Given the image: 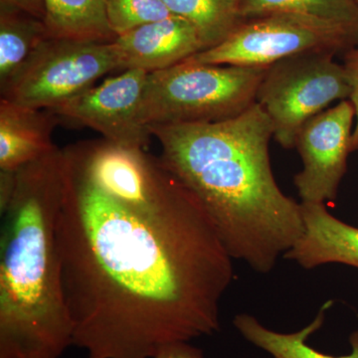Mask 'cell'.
<instances>
[{
  "mask_svg": "<svg viewBox=\"0 0 358 358\" xmlns=\"http://www.w3.org/2000/svg\"><path fill=\"white\" fill-rule=\"evenodd\" d=\"M57 242L73 345L88 358H154L220 331L234 259L159 157L136 150L101 185L63 148Z\"/></svg>",
  "mask_w": 358,
  "mask_h": 358,
  "instance_id": "6da1fadb",
  "label": "cell"
},
{
  "mask_svg": "<svg viewBox=\"0 0 358 358\" xmlns=\"http://www.w3.org/2000/svg\"><path fill=\"white\" fill-rule=\"evenodd\" d=\"M159 159L199 199L231 257L272 272L305 232L301 204L278 185L274 129L259 103L226 121L148 127Z\"/></svg>",
  "mask_w": 358,
  "mask_h": 358,
  "instance_id": "7a4b0ae2",
  "label": "cell"
},
{
  "mask_svg": "<svg viewBox=\"0 0 358 358\" xmlns=\"http://www.w3.org/2000/svg\"><path fill=\"white\" fill-rule=\"evenodd\" d=\"M63 150L18 169L1 214L0 358H61L73 345L59 256Z\"/></svg>",
  "mask_w": 358,
  "mask_h": 358,
  "instance_id": "3957f363",
  "label": "cell"
},
{
  "mask_svg": "<svg viewBox=\"0 0 358 358\" xmlns=\"http://www.w3.org/2000/svg\"><path fill=\"white\" fill-rule=\"evenodd\" d=\"M268 67L186 60L148 74L141 100L145 126L226 121L256 103Z\"/></svg>",
  "mask_w": 358,
  "mask_h": 358,
  "instance_id": "277c9868",
  "label": "cell"
},
{
  "mask_svg": "<svg viewBox=\"0 0 358 358\" xmlns=\"http://www.w3.org/2000/svg\"><path fill=\"white\" fill-rule=\"evenodd\" d=\"M358 46L357 33L303 14L278 13L245 20L222 43L187 58L206 64L268 67L313 52L343 53Z\"/></svg>",
  "mask_w": 358,
  "mask_h": 358,
  "instance_id": "5b68a950",
  "label": "cell"
},
{
  "mask_svg": "<svg viewBox=\"0 0 358 358\" xmlns=\"http://www.w3.org/2000/svg\"><path fill=\"white\" fill-rule=\"evenodd\" d=\"M336 54L313 52L268 66L259 85L256 103L271 120L275 141L294 148L303 124L336 101L350 100L352 87Z\"/></svg>",
  "mask_w": 358,
  "mask_h": 358,
  "instance_id": "8992f818",
  "label": "cell"
},
{
  "mask_svg": "<svg viewBox=\"0 0 358 358\" xmlns=\"http://www.w3.org/2000/svg\"><path fill=\"white\" fill-rule=\"evenodd\" d=\"M112 42L47 38L0 86V98L33 109H55L120 70Z\"/></svg>",
  "mask_w": 358,
  "mask_h": 358,
  "instance_id": "52a82bcc",
  "label": "cell"
},
{
  "mask_svg": "<svg viewBox=\"0 0 358 358\" xmlns=\"http://www.w3.org/2000/svg\"><path fill=\"white\" fill-rule=\"evenodd\" d=\"M355 106L341 101L308 120L296 136L294 148L303 169L294 176L301 203L334 202L348 171L352 152Z\"/></svg>",
  "mask_w": 358,
  "mask_h": 358,
  "instance_id": "ba28073f",
  "label": "cell"
},
{
  "mask_svg": "<svg viewBox=\"0 0 358 358\" xmlns=\"http://www.w3.org/2000/svg\"><path fill=\"white\" fill-rule=\"evenodd\" d=\"M148 74L124 70L50 110L61 120L98 131L103 140L120 147L147 150L152 136L141 122V107Z\"/></svg>",
  "mask_w": 358,
  "mask_h": 358,
  "instance_id": "9c48e42d",
  "label": "cell"
},
{
  "mask_svg": "<svg viewBox=\"0 0 358 358\" xmlns=\"http://www.w3.org/2000/svg\"><path fill=\"white\" fill-rule=\"evenodd\" d=\"M112 43L120 70L148 73L166 69L205 50L196 28L176 15L136 28Z\"/></svg>",
  "mask_w": 358,
  "mask_h": 358,
  "instance_id": "30bf717a",
  "label": "cell"
},
{
  "mask_svg": "<svg viewBox=\"0 0 358 358\" xmlns=\"http://www.w3.org/2000/svg\"><path fill=\"white\" fill-rule=\"evenodd\" d=\"M301 204L305 232L282 259L305 270L327 264L358 268V228L334 217L326 204Z\"/></svg>",
  "mask_w": 358,
  "mask_h": 358,
  "instance_id": "8fae6325",
  "label": "cell"
},
{
  "mask_svg": "<svg viewBox=\"0 0 358 358\" xmlns=\"http://www.w3.org/2000/svg\"><path fill=\"white\" fill-rule=\"evenodd\" d=\"M61 121L50 110L0 98V171H17L53 152L52 134Z\"/></svg>",
  "mask_w": 358,
  "mask_h": 358,
  "instance_id": "7c38bea8",
  "label": "cell"
},
{
  "mask_svg": "<svg viewBox=\"0 0 358 358\" xmlns=\"http://www.w3.org/2000/svg\"><path fill=\"white\" fill-rule=\"evenodd\" d=\"M334 305L327 301L320 308L315 319L300 331L279 333L263 326L254 315L239 313L233 319L235 329L247 341L268 353L273 358H358V329L350 336L352 352L343 357H334L315 350L308 339L324 326L327 310Z\"/></svg>",
  "mask_w": 358,
  "mask_h": 358,
  "instance_id": "4fadbf2b",
  "label": "cell"
},
{
  "mask_svg": "<svg viewBox=\"0 0 358 358\" xmlns=\"http://www.w3.org/2000/svg\"><path fill=\"white\" fill-rule=\"evenodd\" d=\"M49 38L112 42L103 0H44Z\"/></svg>",
  "mask_w": 358,
  "mask_h": 358,
  "instance_id": "5bb4252c",
  "label": "cell"
},
{
  "mask_svg": "<svg viewBox=\"0 0 358 358\" xmlns=\"http://www.w3.org/2000/svg\"><path fill=\"white\" fill-rule=\"evenodd\" d=\"M47 38L48 32L43 20L0 4V86Z\"/></svg>",
  "mask_w": 358,
  "mask_h": 358,
  "instance_id": "9a60e30c",
  "label": "cell"
},
{
  "mask_svg": "<svg viewBox=\"0 0 358 358\" xmlns=\"http://www.w3.org/2000/svg\"><path fill=\"white\" fill-rule=\"evenodd\" d=\"M173 15L192 23L205 50L222 43L244 22L240 0H162ZM204 50V51H205Z\"/></svg>",
  "mask_w": 358,
  "mask_h": 358,
  "instance_id": "2e32d148",
  "label": "cell"
},
{
  "mask_svg": "<svg viewBox=\"0 0 358 358\" xmlns=\"http://www.w3.org/2000/svg\"><path fill=\"white\" fill-rule=\"evenodd\" d=\"M245 20L266 14H303L331 21L358 34L357 0H240Z\"/></svg>",
  "mask_w": 358,
  "mask_h": 358,
  "instance_id": "e0dca14e",
  "label": "cell"
},
{
  "mask_svg": "<svg viewBox=\"0 0 358 358\" xmlns=\"http://www.w3.org/2000/svg\"><path fill=\"white\" fill-rule=\"evenodd\" d=\"M110 30L115 37L136 28L174 16L162 0H103Z\"/></svg>",
  "mask_w": 358,
  "mask_h": 358,
  "instance_id": "ac0fdd59",
  "label": "cell"
},
{
  "mask_svg": "<svg viewBox=\"0 0 358 358\" xmlns=\"http://www.w3.org/2000/svg\"><path fill=\"white\" fill-rule=\"evenodd\" d=\"M343 66L352 87L350 100L352 101L355 110V127L353 129L352 138V152H355L358 150V46L346 52Z\"/></svg>",
  "mask_w": 358,
  "mask_h": 358,
  "instance_id": "d6986e66",
  "label": "cell"
},
{
  "mask_svg": "<svg viewBox=\"0 0 358 358\" xmlns=\"http://www.w3.org/2000/svg\"><path fill=\"white\" fill-rule=\"evenodd\" d=\"M154 358H205L203 352L188 341H178L162 346Z\"/></svg>",
  "mask_w": 358,
  "mask_h": 358,
  "instance_id": "ffe728a7",
  "label": "cell"
},
{
  "mask_svg": "<svg viewBox=\"0 0 358 358\" xmlns=\"http://www.w3.org/2000/svg\"><path fill=\"white\" fill-rule=\"evenodd\" d=\"M17 171H0V213L3 214L15 192Z\"/></svg>",
  "mask_w": 358,
  "mask_h": 358,
  "instance_id": "44dd1931",
  "label": "cell"
},
{
  "mask_svg": "<svg viewBox=\"0 0 358 358\" xmlns=\"http://www.w3.org/2000/svg\"><path fill=\"white\" fill-rule=\"evenodd\" d=\"M0 4L20 9L40 20L44 21L46 15L44 0H0Z\"/></svg>",
  "mask_w": 358,
  "mask_h": 358,
  "instance_id": "7402d4cb",
  "label": "cell"
},
{
  "mask_svg": "<svg viewBox=\"0 0 358 358\" xmlns=\"http://www.w3.org/2000/svg\"><path fill=\"white\" fill-rule=\"evenodd\" d=\"M357 3H358V0H357Z\"/></svg>",
  "mask_w": 358,
  "mask_h": 358,
  "instance_id": "603a6c76",
  "label": "cell"
}]
</instances>
